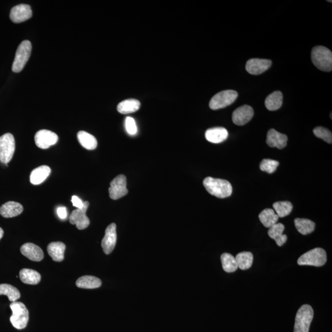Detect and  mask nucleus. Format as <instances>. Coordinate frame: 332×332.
I'll list each match as a JSON object with an SVG mask.
<instances>
[{
    "label": "nucleus",
    "instance_id": "f3484780",
    "mask_svg": "<svg viewBox=\"0 0 332 332\" xmlns=\"http://www.w3.org/2000/svg\"><path fill=\"white\" fill-rule=\"evenodd\" d=\"M20 253L25 257L34 261H40L44 258V253L39 246L33 243H26L20 247Z\"/></svg>",
    "mask_w": 332,
    "mask_h": 332
},
{
    "label": "nucleus",
    "instance_id": "0eeeda50",
    "mask_svg": "<svg viewBox=\"0 0 332 332\" xmlns=\"http://www.w3.org/2000/svg\"><path fill=\"white\" fill-rule=\"evenodd\" d=\"M16 148L15 139L10 133L0 137V162L8 164L13 158Z\"/></svg>",
    "mask_w": 332,
    "mask_h": 332
},
{
    "label": "nucleus",
    "instance_id": "c756f323",
    "mask_svg": "<svg viewBox=\"0 0 332 332\" xmlns=\"http://www.w3.org/2000/svg\"><path fill=\"white\" fill-rule=\"evenodd\" d=\"M238 268L242 270L249 269L253 265L254 256L250 252H242L235 258Z\"/></svg>",
    "mask_w": 332,
    "mask_h": 332
},
{
    "label": "nucleus",
    "instance_id": "f704fd0d",
    "mask_svg": "<svg viewBox=\"0 0 332 332\" xmlns=\"http://www.w3.org/2000/svg\"><path fill=\"white\" fill-rule=\"evenodd\" d=\"M313 133L317 137L321 138L329 144H332V134L331 131H329L328 129L321 126L317 127L313 130Z\"/></svg>",
    "mask_w": 332,
    "mask_h": 332
},
{
    "label": "nucleus",
    "instance_id": "6e6552de",
    "mask_svg": "<svg viewBox=\"0 0 332 332\" xmlns=\"http://www.w3.org/2000/svg\"><path fill=\"white\" fill-rule=\"evenodd\" d=\"M238 97L236 91L225 90L220 92L211 98L209 107L213 110L221 109L232 105Z\"/></svg>",
    "mask_w": 332,
    "mask_h": 332
},
{
    "label": "nucleus",
    "instance_id": "aec40b11",
    "mask_svg": "<svg viewBox=\"0 0 332 332\" xmlns=\"http://www.w3.org/2000/svg\"><path fill=\"white\" fill-rule=\"evenodd\" d=\"M285 227L282 223H275L272 227L270 228L268 230V235L274 240L277 246L281 247L286 243L287 240V236L286 234H283Z\"/></svg>",
    "mask_w": 332,
    "mask_h": 332
},
{
    "label": "nucleus",
    "instance_id": "f257e3e1",
    "mask_svg": "<svg viewBox=\"0 0 332 332\" xmlns=\"http://www.w3.org/2000/svg\"><path fill=\"white\" fill-rule=\"evenodd\" d=\"M203 185L207 192L218 198H226L231 196L233 187L227 180L208 176L204 179Z\"/></svg>",
    "mask_w": 332,
    "mask_h": 332
},
{
    "label": "nucleus",
    "instance_id": "1a4fd4ad",
    "mask_svg": "<svg viewBox=\"0 0 332 332\" xmlns=\"http://www.w3.org/2000/svg\"><path fill=\"white\" fill-rule=\"evenodd\" d=\"M89 206L88 201H84L83 207L81 209H77L72 212L70 216L69 221L72 225H76L78 229L82 230L86 229L90 224V220L86 215V211Z\"/></svg>",
    "mask_w": 332,
    "mask_h": 332
},
{
    "label": "nucleus",
    "instance_id": "4468645a",
    "mask_svg": "<svg viewBox=\"0 0 332 332\" xmlns=\"http://www.w3.org/2000/svg\"><path fill=\"white\" fill-rule=\"evenodd\" d=\"M32 16L31 7L26 4H20L13 7L9 15L11 20L16 23L24 22L31 18Z\"/></svg>",
    "mask_w": 332,
    "mask_h": 332
},
{
    "label": "nucleus",
    "instance_id": "f03ea898",
    "mask_svg": "<svg viewBox=\"0 0 332 332\" xmlns=\"http://www.w3.org/2000/svg\"><path fill=\"white\" fill-rule=\"evenodd\" d=\"M312 59L313 64L318 69L326 72L332 70V53L326 47L317 46L314 47L312 52Z\"/></svg>",
    "mask_w": 332,
    "mask_h": 332
},
{
    "label": "nucleus",
    "instance_id": "4c0bfd02",
    "mask_svg": "<svg viewBox=\"0 0 332 332\" xmlns=\"http://www.w3.org/2000/svg\"><path fill=\"white\" fill-rule=\"evenodd\" d=\"M72 202L74 207H76L77 209H81L83 207L84 202H82L78 197L77 196H73L72 197Z\"/></svg>",
    "mask_w": 332,
    "mask_h": 332
},
{
    "label": "nucleus",
    "instance_id": "e433bc0d",
    "mask_svg": "<svg viewBox=\"0 0 332 332\" xmlns=\"http://www.w3.org/2000/svg\"><path fill=\"white\" fill-rule=\"evenodd\" d=\"M57 213L59 217L62 220H65V219L67 217V209L65 207H58L57 209Z\"/></svg>",
    "mask_w": 332,
    "mask_h": 332
},
{
    "label": "nucleus",
    "instance_id": "c9c22d12",
    "mask_svg": "<svg viewBox=\"0 0 332 332\" xmlns=\"http://www.w3.org/2000/svg\"><path fill=\"white\" fill-rule=\"evenodd\" d=\"M125 127L127 133L129 135L134 136L137 133L135 120L132 117H127L125 121Z\"/></svg>",
    "mask_w": 332,
    "mask_h": 332
},
{
    "label": "nucleus",
    "instance_id": "bb28decb",
    "mask_svg": "<svg viewBox=\"0 0 332 332\" xmlns=\"http://www.w3.org/2000/svg\"><path fill=\"white\" fill-rule=\"evenodd\" d=\"M140 105L138 100L130 98L120 102L117 105V110L121 114H132L139 110Z\"/></svg>",
    "mask_w": 332,
    "mask_h": 332
},
{
    "label": "nucleus",
    "instance_id": "72a5a7b5",
    "mask_svg": "<svg viewBox=\"0 0 332 332\" xmlns=\"http://www.w3.org/2000/svg\"><path fill=\"white\" fill-rule=\"evenodd\" d=\"M279 166V162L275 160L264 159L261 162L260 168L261 171L266 172L268 174L274 173L276 171L277 167Z\"/></svg>",
    "mask_w": 332,
    "mask_h": 332
},
{
    "label": "nucleus",
    "instance_id": "473e14b6",
    "mask_svg": "<svg viewBox=\"0 0 332 332\" xmlns=\"http://www.w3.org/2000/svg\"><path fill=\"white\" fill-rule=\"evenodd\" d=\"M273 208L279 218H282L291 213L293 205L289 201H279L273 204Z\"/></svg>",
    "mask_w": 332,
    "mask_h": 332
},
{
    "label": "nucleus",
    "instance_id": "58836bf2",
    "mask_svg": "<svg viewBox=\"0 0 332 332\" xmlns=\"http://www.w3.org/2000/svg\"><path fill=\"white\" fill-rule=\"evenodd\" d=\"M4 234V232L3 229H2L1 228H0V240L1 239L2 237H3Z\"/></svg>",
    "mask_w": 332,
    "mask_h": 332
},
{
    "label": "nucleus",
    "instance_id": "ddd939ff",
    "mask_svg": "<svg viewBox=\"0 0 332 332\" xmlns=\"http://www.w3.org/2000/svg\"><path fill=\"white\" fill-rule=\"evenodd\" d=\"M254 115V111L251 106L245 105L237 108L233 112V121L236 125L244 126L251 121Z\"/></svg>",
    "mask_w": 332,
    "mask_h": 332
},
{
    "label": "nucleus",
    "instance_id": "4be33fe9",
    "mask_svg": "<svg viewBox=\"0 0 332 332\" xmlns=\"http://www.w3.org/2000/svg\"><path fill=\"white\" fill-rule=\"evenodd\" d=\"M51 173V169L48 166H41L34 170L30 174V182L32 184L38 185L45 181Z\"/></svg>",
    "mask_w": 332,
    "mask_h": 332
},
{
    "label": "nucleus",
    "instance_id": "412c9836",
    "mask_svg": "<svg viewBox=\"0 0 332 332\" xmlns=\"http://www.w3.org/2000/svg\"><path fill=\"white\" fill-rule=\"evenodd\" d=\"M65 249V245L63 242H53L48 245L47 251L54 261L60 262L64 259Z\"/></svg>",
    "mask_w": 332,
    "mask_h": 332
},
{
    "label": "nucleus",
    "instance_id": "39448f33",
    "mask_svg": "<svg viewBox=\"0 0 332 332\" xmlns=\"http://www.w3.org/2000/svg\"><path fill=\"white\" fill-rule=\"evenodd\" d=\"M32 44L30 41L25 40L18 46L15 60L12 66V70L15 73H20L24 68L29 60L32 53Z\"/></svg>",
    "mask_w": 332,
    "mask_h": 332
},
{
    "label": "nucleus",
    "instance_id": "2eb2a0df",
    "mask_svg": "<svg viewBox=\"0 0 332 332\" xmlns=\"http://www.w3.org/2000/svg\"><path fill=\"white\" fill-rule=\"evenodd\" d=\"M272 61L262 59H251L247 61L246 65L247 72L251 75H258L269 69Z\"/></svg>",
    "mask_w": 332,
    "mask_h": 332
},
{
    "label": "nucleus",
    "instance_id": "9b49d317",
    "mask_svg": "<svg viewBox=\"0 0 332 332\" xmlns=\"http://www.w3.org/2000/svg\"><path fill=\"white\" fill-rule=\"evenodd\" d=\"M58 136L51 131L40 130L35 136V142L38 147L47 149L58 142Z\"/></svg>",
    "mask_w": 332,
    "mask_h": 332
},
{
    "label": "nucleus",
    "instance_id": "6ab92c4d",
    "mask_svg": "<svg viewBox=\"0 0 332 332\" xmlns=\"http://www.w3.org/2000/svg\"><path fill=\"white\" fill-rule=\"evenodd\" d=\"M206 138L209 142L214 143L223 142L227 139L228 133L227 129L221 127L207 129L205 134Z\"/></svg>",
    "mask_w": 332,
    "mask_h": 332
},
{
    "label": "nucleus",
    "instance_id": "2f4dec72",
    "mask_svg": "<svg viewBox=\"0 0 332 332\" xmlns=\"http://www.w3.org/2000/svg\"><path fill=\"white\" fill-rule=\"evenodd\" d=\"M221 261L222 263L223 270L227 273L236 272L238 268L236 259L232 254L228 253L223 254L221 255Z\"/></svg>",
    "mask_w": 332,
    "mask_h": 332
},
{
    "label": "nucleus",
    "instance_id": "7ed1b4c3",
    "mask_svg": "<svg viewBox=\"0 0 332 332\" xmlns=\"http://www.w3.org/2000/svg\"><path fill=\"white\" fill-rule=\"evenodd\" d=\"M10 308L13 312L10 317L13 326L18 330L25 329L29 322V312L24 304L15 301L12 302Z\"/></svg>",
    "mask_w": 332,
    "mask_h": 332
},
{
    "label": "nucleus",
    "instance_id": "a878e982",
    "mask_svg": "<svg viewBox=\"0 0 332 332\" xmlns=\"http://www.w3.org/2000/svg\"><path fill=\"white\" fill-rule=\"evenodd\" d=\"M77 137L80 144L87 150H95L98 147V141L95 137L86 131H79L77 134Z\"/></svg>",
    "mask_w": 332,
    "mask_h": 332
},
{
    "label": "nucleus",
    "instance_id": "a211bd4d",
    "mask_svg": "<svg viewBox=\"0 0 332 332\" xmlns=\"http://www.w3.org/2000/svg\"><path fill=\"white\" fill-rule=\"evenodd\" d=\"M23 211V206L19 202L9 201L0 207V214L4 218H12L20 215Z\"/></svg>",
    "mask_w": 332,
    "mask_h": 332
},
{
    "label": "nucleus",
    "instance_id": "7c9ffc66",
    "mask_svg": "<svg viewBox=\"0 0 332 332\" xmlns=\"http://www.w3.org/2000/svg\"><path fill=\"white\" fill-rule=\"evenodd\" d=\"M0 295H6L8 296L9 301L11 302L17 301L20 297V292L15 287L10 284H0Z\"/></svg>",
    "mask_w": 332,
    "mask_h": 332
},
{
    "label": "nucleus",
    "instance_id": "f8f14e48",
    "mask_svg": "<svg viewBox=\"0 0 332 332\" xmlns=\"http://www.w3.org/2000/svg\"><path fill=\"white\" fill-rule=\"evenodd\" d=\"M117 241V225L115 223H111L106 228L105 236L102 241V247L105 254L109 255L112 253L116 246Z\"/></svg>",
    "mask_w": 332,
    "mask_h": 332
},
{
    "label": "nucleus",
    "instance_id": "393cba45",
    "mask_svg": "<svg viewBox=\"0 0 332 332\" xmlns=\"http://www.w3.org/2000/svg\"><path fill=\"white\" fill-rule=\"evenodd\" d=\"M283 94L281 91H274L266 98L265 106L270 111H275L281 107Z\"/></svg>",
    "mask_w": 332,
    "mask_h": 332
},
{
    "label": "nucleus",
    "instance_id": "20e7f679",
    "mask_svg": "<svg viewBox=\"0 0 332 332\" xmlns=\"http://www.w3.org/2000/svg\"><path fill=\"white\" fill-rule=\"evenodd\" d=\"M314 311L309 305H303L296 313L294 332H309Z\"/></svg>",
    "mask_w": 332,
    "mask_h": 332
},
{
    "label": "nucleus",
    "instance_id": "cd10ccee",
    "mask_svg": "<svg viewBox=\"0 0 332 332\" xmlns=\"http://www.w3.org/2000/svg\"><path fill=\"white\" fill-rule=\"evenodd\" d=\"M294 223L296 230L303 235L311 234L315 230V223L307 218H296L294 220Z\"/></svg>",
    "mask_w": 332,
    "mask_h": 332
},
{
    "label": "nucleus",
    "instance_id": "c85d7f7f",
    "mask_svg": "<svg viewBox=\"0 0 332 332\" xmlns=\"http://www.w3.org/2000/svg\"><path fill=\"white\" fill-rule=\"evenodd\" d=\"M259 218L264 227L270 228L277 223L279 216L273 209H266L260 214Z\"/></svg>",
    "mask_w": 332,
    "mask_h": 332
},
{
    "label": "nucleus",
    "instance_id": "5701e85b",
    "mask_svg": "<svg viewBox=\"0 0 332 332\" xmlns=\"http://www.w3.org/2000/svg\"><path fill=\"white\" fill-rule=\"evenodd\" d=\"M20 277L23 283L29 285H37L41 281V275L37 271L27 269L21 270Z\"/></svg>",
    "mask_w": 332,
    "mask_h": 332
},
{
    "label": "nucleus",
    "instance_id": "b1692460",
    "mask_svg": "<svg viewBox=\"0 0 332 332\" xmlns=\"http://www.w3.org/2000/svg\"><path fill=\"white\" fill-rule=\"evenodd\" d=\"M76 285L79 288L93 289L102 286V281L98 277L93 275H84L77 280Z\"/></svg>",
    "mask_w": 332,
    "mask_h": 332
},
{
    "label": "nucleus",
    "instance_id": "9d476101",
    "mask_svg": "<svg viewBox=\"0 0 332 332\" xmlns=\"http://www.w3.org/2000/svg\"><path fill=\"white\" fill-rule=\"evenodd\" d=\"M126 177L124 175H119L110 183L108 189L111 199L117 200L125 196L128 193L126 188Z\"/></svg>",
    "mask_w": 332,
    "mask_h": 332
},
{
    "label": "nucleus",
    "instance_id": "dca6fc26",
    "mask_svg": "<svg viewBox=\"0 0 332 332\" xmlns=\"http://www.w3.org/2000/svg\"><path fill=\"white\" fill-rule=\"evenodd\" d=\"M287 140L288 138L286 135L279 133L274 129H271L268 132L267 143L270 147L282 149L286 147Z\"/></svg>",
    "mask_w": 332,
    "mask_h": 332
},
{
    "label": "nucleus",
    "instance_id": "423d86ee",
    "mask_svg": "<svg viewBox=\"0 0 332 332\" xmlns=\"http://www.w3.org/2000/svg\"><path fill=\"white\" fill-rule=\"evenodd\" d=\"M326 251L322 248H315L301 255L298 258L297 263L301 266H314L319 267L326 264Z\"/></svg>",
    "mask_w": 332,
    "mask_h": 332
}]
</instances>
